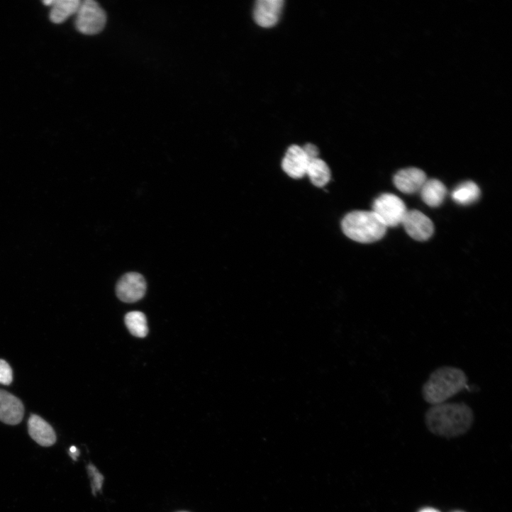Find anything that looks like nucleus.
<instances>
[{
    "label": "nucleus",
    "mask_w": 512,
    "mask_h": 512,
    "mask_svg": "<svg viewBox=\"0 0 512 512\" xmlns=\"http://www.w3.org/2000/svg\"><path fill=\"white\" fill-rule=\"evenodd\" d=\"M80 4V0H55L50 14L51 21L55 24L63 23L76 15Z\"/></svg>",
    "instance_id": "nucleus-14"
},
{
    "label": "nucleus",
    "mask_w": 512,
    "mask_h": 512,
    "mask_svg": "<svg viewBox=\"0 0 512 512\" xmlns=\"http://www.w3.org/2000/svg\"><path fill=\"white\" fill-rule=\"evenodd\" d=\"M474 413L464 402H445L431 406L425 413V423L433 434L455 438L467 433L473 425Z\"/></svg>",
    "instance_id": "nucleus-1"
},
{
    "label": "nucleus",
    "mask_w": 512,
    "mask_h": 512,
    "mask_svg": "<svg viewBox=\"0 0 512 512\" xmlns=\"http://www.w3.org/2000/svg\"><path fill=\"white\" fill-rule=\"evenodd\" d=\"M55 3V0H45V1H43V4L47 6H53Z\"/></svg>",
    "instance_id": "nucleus-20"
},
{
    "label": "nucleus",
    "mask_w": 512,
    "mask_h": 512,
    "mask_svg": "<svg viewBox=\"0 0 512 512\" xmlns=\"http://www.w3.org/2000/svg\"><path fill=\"white\" fill-rule=\"evenodd\" d=\"M480 194L479 187L469 181L457 187L452 193V198L458 204L469 205L479 199Z\"/></svg>",
    "instance_id": "nucleus-16"
},
{
    "label": "nucleus",
    "mask_w": 512,
    "mask_h": 512,
    "mask_svg": "<svg viewBox=\"0 0 512 512\" xmlns=\"http://www.w3.org/2000/svg\"><path fill=\"white\" fill-rule=\"evenodd\" d=\"M468 377L460 368L442 366L429 375L421 387L423 399L433 405L446 402L467 387Z\"/></svg>",
    "instance_id": "nucleus-2"
},
{
    "label": "nucleus",
    "mask_w": 512,
    "mask_h": 512,
    "mask_svg": "<svg viewBox=\"0 0 512 512\" xmlns=\"http://www.w3.org/2000/svg\"><path fill=\"white\" fill-rule=\"evenodd\" d=\"M126 327L135 337L143 338L148 333V322L145 316L141 312H131L125 318Z\"/></svg>",
    "instance_id": "nucleus-17"
},
{
    "label": "nucleus",
    "mask_w": 512,
    "mask_h": 512,
    "mask_svg": "<svg viewBox=\"0 0 512 512\" xmlns=\"http://www.w3.org/2000/svg\"><path fill=\"white\" fill-rule=\"evenodd\" d=\"M147 284L144 277L138 273L124 275L116 286V294L123 302L133 304L141 300L145 295Z\"/></svg>",
    "instance_id": "nucleus-6"
},
{
    "label": "nucleus",
    "mask_w": 512,
    "mask_h": 512,
    "mask_svg": "<svg viewBox=\"0 0 512 512\" xmlns=\"http://www.w3.org/2000/svg\"><path fill=\"white\" fill-rule=\"evenodd\" d=\"M426 181L427 177L425 172L415 167L401 169L394 178L396 187L407 194L420 191Z\"/></svg>",
    "instance_id": "nucleus-11"
},
{
    "label": "nucleus",
    "mask_w": 512,
    "mask_h": 512,
    "mask_svg": "<svg viewBox=\"0 0 512 512\" xmlns=\"http://www.w3.org/2000/svg\"><path fill=\"white\" fill-rule=\"evenodd\" d=\"M13 380V370L7 362L0 360V384L9 386Z\"/></svg>",
    "instance_id": "nucleus-18"
},
{
    "label": "nucleus",
    "mask_w": 512,
    "mask_h": 512,
    "mask_svg": "<svg viewBox=\"0 0 512 512\" xmlns=\"http://www.w3.org/2000/svg\"><path fill=\"white\" fill-rule=\"evenodd\" d=\"M25 415L22 401L11 393L0 390V421L16 425L21 423Z\"/></svg>",
    "instance_id": "nucleus-8"
},
{
    "label": "nucleus",
    "mask_w": 512,
    "mask_h": 512,
    "mask_svg": "<svg viewBox=\"0 0 512 512\" xmlns=\"http://www.w3.org/2000/svg\"><path fill=\"white\" fill-rule=\"evenodd\" d=\"M303 149L310 160L318 157L319 150L315 145L311 143L307 144Z\"/></svg>",
    "instance_id": "nucleus-19"
},
{
    "label": "nucleus",
    "mask_w": 512,
    "mask_h": 512,
    "mask_svg": "<svg viewBox=\"0 0 512 512\" xmlns=\"http://www.w3.org/2000/svg\"><path fill=\"white\" fill-rule=\"evenodd\" d=\"M70 451H71V452H72L73 454H75V452L77 451V447H74V446H72V447L70 448Z\"/></svg>",
    "instance_id": "nucleus-22"
},
{
    "label": "nucleus",
    "mask_w": 512,
    "mask_h": 512,
    "mask_svg": "<svg viewBox=\"0 0 512 512\" xmlns=\"http://www.w3.org/2000/svg\"><path fill=\"white\" fill-rule=\"evenodd\" d=\"M76 16V28L84 35H94L100 33L107 22L105 11L94 0L81 1Z\"/></svg>",
    "instance_id": "nucleus-4"
},
{
    "label": "nucleus",
    "mask_w": 512,
    "mask_h": 512,
    "mask_svg": "<svg viewBox=\"0 0 512 512\" xmlns=\"http://www.w3.org/2000/svg\"><path fill=\"white\" fill-rule=\"evenodd\" d=\"M310 159L303 148L299 145L290 147L282 162L285 172L292 178H303L307 173Z\"/></svg>",
    "instance_id": "nucleus-10"
},
{
    "label": "nucleus",
    "mask_w": 512,
    "mask_h": 512,
    "mask_svg": "<svg viewBox=\"0 0 512 512\" xmlns=\"http://www.w3.org/2000/svg\"><path fill=\"white\" fill-rule=\"evenodd\" d=\"M284 2L283 0H260L254 10V19L260 26L272 28L279 21Z\"/></svg>",
    "instance_id": "nucleus-9"
},
{
    "label": "nucleus",
    "mask_w": 512,
    "mask_h": 512,
    "mask_svg": "<svg viewBox=\"0 0 512 512\" xmlns=\"http://www.w3.org/2000/svg\"><path fill=\"white\" fill-rule=\"evenodd\" d=\"M401 223L407 233L416 240H427L434 232L432 221L418 210L407 211Z\"/></svg>",
    "instance_id": "nucleus-7"
},
{
    "label": "nucleus",
    "mask_w": 512,
    "mask_h": 512,
    "mask_svg": "<svg viewBox=\"0 0 512 512\" xmlns=\"http://www.w3.org/2000/svg\"><path fill=\"white\" fill-rule=\"evenodd\" d=\"M420 512H440L437 509L433 508H426L423 510H421Z\"/></svg>",
    "instance_id": "nucleus-21"
},
{
    "label": "nucleus",
    "mask_w": 512,
    "mask_h": 512,
    "mask_svg": "<svg viewBox=\"0 0 512 512\" xmlns=\"http://www.w3.org/2000/svg\"><path fill=\"white\" fill-rule=\"evenodd\" d=\"M454 512H464V511H454Z\"/></svg>",
    "instance_id": "nucleus-23"
},
{
    "label": "nucleus",
    "mask_w": 512,
    "mask_h": 512,
    "mask_svg": "<svg viewBox=\"0 0 512 512\" xmlns=\"http://www.w3.org/2000/svg\"><path fill=\"white\" fill-rule=\"evenodd\" d=\"M306 174L308 175L312 183L318 187H325L331 178L328 165L318 157L310 160Z\"/></svg>",
    "instance_id": "nucleus-15"
},
{
    "label": "nucleus",
    "mask_w": 512,
    "mask_h": 512,
    "mask_svg": "<svg viewBox=\"0 0 512 512\" xmlns=\"http://www.w3.org/2000/svg\"><path fill=\"white\" fill-rule=\"evenodd\" d=\"M373 212L386 227H395L401 224L407 212L405 203L396 195L383 194L373 203Z\"/></svg>",
    "instance_id": "nucleus-5"
},
{
    "label": "nucleus",
    "mask_w": 512,
    "mask_h": 512,
    "mask_svg": "<svg viewBox=\"0 0 512 512\" xmlns=\"http://www.w3.org/2000/svg\"><path fill=\"white\" fill-rule=\"evenodd\" d=\"M345 234L353 240L369 243L382 239L387 227L372 211H355L343 220Z\"/></svg>",
    "instance_id": "nucleus-3"
},
{
    "label": "nucleus",
    "mask_w": 512,
    "mask_h": 512,
    "mask_svg": "<svg viewBox=\"0 0 512 512\" xmlns=\"http://www.w3.org/2000/svg\"><path fill=\"white\" fill-rule=\"evenodd\" d=\"M31 438L40 445L50 447L57 442V435L52 425L38 415H32L28 421Z\"/></svg>",
    "instance_id": "nucleus-12"
},
{
    "label": "nucleus",
    "mask_w": 512,
    "mask_h": 512,
    "mask_svg": "<svg viewBox=\"0 0 512 512\" xmlns=\"http://www.w3.org/2000/svg\"><path fill=\"white\" fill-rule=\"evenodd\" d=\"M420 191L423 201L430 207L440 206L447 194L443 183L435 179H427Z\"/></svg>",
    "instance_id": "nucleus-13"
}]
</instances>
